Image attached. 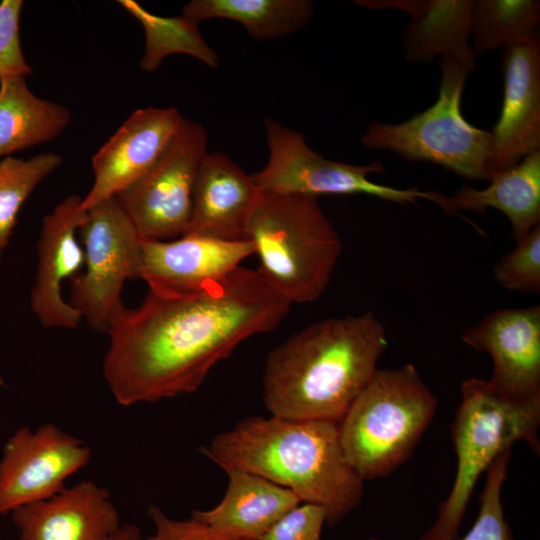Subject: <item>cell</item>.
<instances>
[{"label":"cell","instance_id":"22","mask_svg":"<svg viewBox=\"0 0 540 540\" xmlns=\"http://www.w3.org/2000/svg\"><path fill=\"white\" fill-rule=\"evenodd\" d=\"M71 111L36 96L21 76L0 80V158L58 138Z\"/></svg>","mask_w":540,"mask_h":540},{"label":"cell","instance_id":"23","mask_svg":"<svg viewBox=\"0 0 540 540\" xmlns=\"http://www.w3.org/2000/svg\"><path fill=\"white\" fill-rule=\"evenodd\" d=\"M309 0H192L183 14L196 21L226 18L241 23L258 40L288 36L312 18Z\"/></svg>","mask_w":540,"mask_h":540},{"label":"cell","instance_id":"34","mask_svg":"<svg viewBox=\"0 0 540 540\" xmlns=\"http://www.w3.org/2000/svg\"><path fill=\"white\" fill-rule=\"evenodd\" d=\"M0 385H3V380L0 378Z\"/></svg>","mask_w":540,"mask_h":540},{"label":"cell","instance_id":"17","mask_svg":"<svg viewBox=\"0 0 540 540\" xmlns=\"http://www.w3.org/2000/svg\"><path fill=\"white\" fill-rule=\"evenodd\" d=\"M10 515L20 540H110L121 527L109 492L90 480Z\"/></svg>","mask_w":540,"mask_h":540},{"label":"cell","instance_id":"33","mask_svg":"<svg viewBox=\"0 0 540 540\" xmlns=\"http://www.w3.org/2000/svg\"><path fill=\"white\" fill-rule=\"evenodd\" d=\"M370 540H384V539L373 537Z\"/></svg>","mask_w":540,"mask_h":540},{"label":"cell","instance_id":"8","mask_svg":"<svg viewBox=\"0 0 540 540\" xmlns=\"http://www.w3.org/2000/svg\"><path fill=\"white\" fill-rule=\"evenodd\" d=\"M264 128L269 150L268 162L252 175L261 192L319 195L368 194L400 205H417L426 199L435 204L440 193L417 188L398 189L374 183L373 173H384L379 161L353 165L325 158L312 150L303 133L272 119H265Z\"/></svg>","mask_w":540,"mask_h":540},{"label":"cell","instance_id":"18","mask_svg":"<svg viewBox=\"0 0 540 540\" xmlns=\"http://www.w3.org/2000/svg\"><path fill=\"white\" fill-rule=\"evenodd\" d=\"M261 191L247 174L222 152L207 153L198 170L189 230L220 240L246 239V227Z\"/></svg>","mask_w":540,"mask_h":540},{"label":"cell","instance_id":"32","mask_svg":"<svg viewBox=\"0 0 540 540\" xmlns=\"http://www.w3.org/2000/svg\"><path fill=\"white\" fill-rule=\"evenodd\" d=\"M140 529L132 524L121 526L118 532L110 540H141Z\"/></svg>","mask_w":540,"mask_h":540},{"label":"cell","instance_id":"14","mask_svg":"<svg viewBox=\"0 0 540 540\" xmlns=\"http://www.w3.org/2000/svg\"><path fill=\"white\" fill-rule=\"evenodd\" d=\"M141 272L149 290L165 296L196 293L235 269L252 254L247 240H220L193 234L166 241H141Z\"/></svg>","mask_w":540,"mask_h":540},{"label":"cell","instance_id":"30","mask_svg":"<svg viewBox=\"0 0 540 540\" xmlns=\"http://www.w3.org/2000/svg\"><path fill=\"white\" fill-rule=\"evenodd\" d=\"M324 524L326 512L322 507L300 503L272 525L259 540H321Z\"/></svg>","mask_w":540,"mask_h":540},{"label":"cell","instance_id":"21","mask_svg":"<svg viewBox=\"0 0 540 540\" xmlns=\"http://www.w3.org/2000/svg\"><path fill=\"white\" fill-rule=\"evenodd\" d=\"M489 181L484 189L463 185L451 197L443 194L439 207L447 214L463 210L483 214L487 208L498 209L508 217L517 243L540 225V150Z\"/></svg>","mask_w":540,"mask_h":540},{"label":"cell","instance_id":"5","mask_svg":"<svg viewBox=\"0 0 540 540\" xmlns=\"http://www.w3.org/2000/svg\"><path fill=\"white\" fill-rule=\"evenodd\" d=\"M437 404L413 364L376 370L338 423L344 456L364 482L390 475L410 458Z\"/></svg>","mask_w":540,"mask_h":540},{"label":"cell","instance_id":"7","mask_svg":"<svg viewBox=\"0 0 540 540\" xmlns=\"http://www.w3.org/2000/svg\"><path fill=\"white\" fill-rule=\"evenodd\" d=\"M439 65V95L431 107L405 122L371 123L361 142L409 161L432 162L469 180L489 181L491 132L470 124L461 112L464 84L475 62L449 56L441 57Z\"/></svg>","mask_w":540,"mask_h":540},{"label":"cell","instance_id":"11","mask_svg":"<svg viewBox=\"0 0 540 540\" xmlns=\"http://www.w3.org/2000/svg\"><path fill=\"white\" fill-rule=\"evenodd\" d=\"M90 458L88 446L53 423L19 428L0 460V515L59 494Z\"/></svg>","mask_w":540,"mask_h":540},{"label":"cell","instance_id":"4","mask_svg":"<svg viewBox=\"0 0 540 540\" xmlns=\"http://www.w3.org/2000/svg\"><path fill=\"white\" fill-rule=\"evenodd\" d=\"M265 282L292 303L317 300L342 250L339 234L317 198L261 192L246 227Z\"/></svg>","mask_w":540,"mask_h":540},{"label":"cell","instance_id":"1","mask_svg":"<svg viewBox=\"0 0 540 540\" xmlns=\"http://www.w3.org/2000/svg\"><path fill=\"white\" fill-rule=\"evenodd\" d=\"M290 306L257 269L241 266L189 295L149 290L112 317L104 379L122 406L195 392L239 344L278 327Z\"/></svg>","mask_w":540,"mask_h":540},{"label":"cell","instance_id":"13","mask_svg":"<svg viewBox=\"0 0 540 540\" xmlns=\"http://www.w3.org/2000/svg\"><path fill=\"white\" fill-rule=\"evenodd\" d=\"M183 120L174 107L135 110L93 155L94 182L82 198L83 208L117 196L148 172Z\"/></svg>","mask_w":540,"mask_h":540},{"label":"cell","instance_id":"25","mask_svg":"<svg viewBox=\"0 0 540 540\" xmlns=\"http://www.w3.org/2000/svg\"><path fill=\"white\" fill-rule=\"evenodd\" d=\"M540 2L536 0H477L471 11L473 53L506 48L536 32Z\"/></svg>","mask_w":540,"mask_h":540},{"label":"cell","instance_id":"12","mask_svg":"<svg viewBox=\"0 0 540 540\" xmlns=\"http://www.w3.org/2000/svg\"><path fill=\"white\" fill-rule=\"evenodd\" d=\"M462 340L491 356L488 382L497 393L517 401L540 400V306L494 310L467 328Z\"/></svg>","mask_w":540,"mask_h":540},{"label":"cell","instance_id":"19","mask_svg":"<svg viewBox=\"0 0 540 540\" xmlns=\"http://www.w3.org/2000/svg\"><path fill=\"white\" fill-rule=\"evenodd\" d=\"M227 488L213 508L193 510L191 517L215 529L246 540H259L282 516L301 500L291 490L259 475L237 469H223Z\"/></svg>","mask_w":540,"mask_h":540},{"label":"cell","instance_id":"2","mask_svg":"<svg viewBox=\"0 0 540 540\" xmlns=\"http://www.w3.org/2000/svg\"><path fill=\"white\" fill-rule=\"evenodd\" d=\"M388 345L384 325L367 311L314 322L272 349L263 371L271 415L339 423L372 378Z\"/></svg>","mask_w":540,"mask_h":540},{"label":"cell","instance_id":"28","mask_svg":"<svg viewBox=\"0 0 540 540\" xmlns=\"http://www.w3.org/2000/svg\"><path fill=\"white\" fill-rule=\"evenodd\" d=\"M496 282L506 290L540 293V225L516 243L494 266Z\"/></svg>","mask_w":540,"mask_h":540},{"label":"cell","instance_id":"26","mask_svg":"<svg viewBox=\"0 0 540 540\" xmlns=\"http://www.w3.org/2000/svg\"><path fill=\"white\" fill-rule=\"evenodd\" d=\"M61 163L62 157L54 152H43L27 160L12 156L0 160V262L21 207Z\"/></svg>","mask_w":540,"mask_h":540},{"label":"cell","instance_id":"16","mask_svg":"<svg viewBox=\"0 0 540 540\" xmlns=\"http://www.w3.org/2000/svg\"><path fill=\"white\" fill-rule=\"evenodd\" d=\"M86 216L82 198L70 195L42 219L30 305L44 327L74 329L82 319L81 314L62 298L61 287L85 265V253L76 233Z\"/></svg>","mask_w":540,"mask_h":540},{"label":"cell","instance_id":"29","mask_svg":"<svg viewBox=\"0 0 540 540\" xmlns=\"http://www.w3.org/2000/svg\"><path fill=\"white\" fill-rule=\"evenodd\" d=\"M23 1L0 2V80L7 77H25L32 74L21 48L19 22Z\"/></svg>","mask_w":540,"mask_h":540},{"label":"cell","instance_id":"3","mask_svg":"<svg viewBox=\"0 0 540 540\" xmlns=\"http://www.w3.org/2000/svg\"><path fill=\"white\" fill-rule=\"evenodd\" d=\"M200 452L221 469L259 475L322 507L331 527L363 499L364 481L344 456L335 422L249 416Z\"/></svg>","mask_w":540,"mask_h":540},{"label":"cell","instance_id":"9","mask_svg":"<svg viewBox=\"0 0 540 540\" xmlns=\"http://www.w3.org/2000/svg\"><path fill=\"white\" fill-rule=\"evenodd\" d=\"M86 211L78 230L85 271L70 279L69 304L91 328L106 332L112 317L124 305V283L140 278L142 238L116 196Z\"/></svg>","mask_w":540,"mask_h":540},{"label":"cell","instance_id":"10","mask_svg":"<svg viewBox=\"0 0 540 540\" xmlns=\"http://www.w3.org/2000/svg\"><path fill=\"white\" fill-rule=\"evenodd\" d=\"M207 143L204 126L184 118L156 163L116 196L142 239L173 240L188 232Z\"/></svg>","mask_w":540,"mask_h":540},{"label":"cell","instance_id":"20","mask_svg":"<svg viewBox=\"0 0 540 540\" xmlns=\"http://www.w3.org/2000/svg\"><path fill=\"white\" fill-rule=\"evenodd\" d=\"M373 9L396 8L412 21L403 33L409 62L426 63L436 57L474 60L471 37V0L363 1Z\"/></svg>","mask_w":540,"mask_h":540},{"label":"cell","instance_id":"15","mask_svg":"<svg viewBox=\"0 0 540 540\" xmlns=\"http://www.w3.org/2000/svg\"><path fill=\"white\" fill-rule=\"evenodd\" d=\"M503 101L492 135V174L513 167L540 150V37H529L504 48Z\"/></svg>","mask_w":540,"mask_h":540},{"label":"cell","instance_id":"6","mask_svg":"<svg viewBox=\"0 0 540 540\" xmlns=\"http://www.w3.org/2000/svg\"><path fill=\"white\" fill-rule=\"evenodd\" d=\"M461 401L451 426L457 458L454 482L440 503L432 526L419 540L458 537L470 497L480 475L515 442L540 453V400L517 401L497 393L488 380L470 378L461 384Z\"/></svg>","mask_w":540,"mask_h":540},{"label":"cell","instance_id":"24","mask_svg":"<svg viewBox=\"0 0 540 540\" xmlns=\"http://www.w3.org/2000/svg\"><path fill=\"white\" fill-rule=\"evenodd\" d=\"M120 5L143 26L145 51L140 62L142 70L153 72L169 55L183 53L197 58L211 68L218 66L219 58L204 41L199 22L185 16H157L133 0H120Z\"/></svg>","mask_w":540,"mask_h":540},{"label":"cell","instance_id":"27","mask_svg":"<svg viewBox=\"0 0 540 540\" xmlns=\"http://www.w3.org/2000/svg\"><path fill=\"white\" fill-rule=\"evenodd\" d=\"M511 449L500 453L486 472L478 516L462 538L454 540H514L505 520L501 491L508 473Z\"/></svg>","mask_w":540,"mask_h":540},{"label":"cell","instance_id":"31","mask_svg":"<svg viewBox=\"0 0 540 540\" xmlns=\"http://www.w3.org/2000/svg\"><path fill=\"white\" fill-rule=\"evenodd\" d=\"M148 514L154 524V532L141 540H246L192 517L180 520L171 518L157 506H150Z\"/></svg>","mask_w":540,"mask_h":540}]
</instances>
